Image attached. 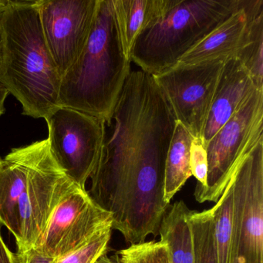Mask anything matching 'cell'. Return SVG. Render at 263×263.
<instances>
[{
  "label": "cell",
  "instance_id": "6da1fadb",
  "mask_svg": "<svg viewBox=\"0 0 263 263\" xmlns=\"http://www.w3.org/2000/svg\"><path fill=\"white\" fill-rule=\"evenodd\" d=\"M176 119L152 75L130 71L108 121L89 195L130 245L156 237L170 204L164 167Z\"/></svg>",
  "mask_w": 263,
  "mask_h": 263
},
{
  "label": "cell",
  "instance_id": "7a4b0ae2",
  "mask_svg": "<svg viewBox=\"0 0 263 263\" xmlns=\"http://www.w3.org/2000/svg\"><path fill=\"white\" fill-rule=\"evenodd\" d=\"M37 1L14 0L0 13V84L23 115L45 119L58 107L61 78L46 44Z\"/></svg>",
  "mask_w": 263,
  "mask_h": 263
},
{
  "label": "cell",
  "instance_id": "3957f363",
  "mask_svg": "<svg viewBox=\"0 0 263 263\" xmlns=\"http://www.w3.org/2000/svg\"><path fill=\"white\" fill-rule=\"evenodd\" d=\"M130 62L120 41L111 0H98L88 41L61 79L58 107L108 121L132 71Z\"/></svg>",
  "mask_w": 263,
  "mask_h": 263
},
{
  "label": "cell",
  "instance_id": "277c9868",
  "mask_svg": "<svg viewBox=\"0 0 263 263\" xmlns=\"http://www.w3.org/2000/svg\"><path fill=\"white\" fill-rule=\"evenodd\" d=\"M240 7L241 0H172L168 10L138 35L132 62L152 76L169 70Z\"/></svg>",
  "mask_w": 263,
  "mask_h": 263
},
{
  "label": "cell",
  "instance_id": "5b68a950",
  "mask_svg": "<svg viewBox=\"0 0 263 263\" xmlns=\"http://www.w3.org/2000/svg\"><path fill=\"white\" fill-rule=\"evenodd\" d=\"M263 90H256L205 145V186L195 187L198 202L216 203L241 160L263 141Z\"/></svg>",
  "mask_w": 263,
  "mask_h": 263
},
{
  "label": "cell",
  "instance_id": "8992f818",
  "mask_svg": "<svg viewBox=\"0 0 263 263\" xmlns=\"http://www.w3.org/2000/svg\"><path fill=\"white\" fill-rule=\"evenodd\" d=\"M76 186L53 158L47 138L38 141L37 153L18 206V253L36 247L57 206Z\"/></svg>",
  "mask_w": 263,
  "mask_h": 263
},
{
  "label": "cell",
  "instance_id": "52a82bcc",
  "mask_svg": "<svg viewBox=\"0 0 263 263\" xmlns=\"http://www.w3.org/2000/svg\"><path fill=\"white\" fill-rule=\"evenodd\" d=\"M45 121L53 158L72 181L86 189L102 147L104 121L64 107H57Z\"/></svg>",
  "mask_w": 263,
  "mask_h": 263
},
{
  "label": "cell",
  "instance_id": "ba28073f",
  "mask_svg": "<svg viewBox=\"0 0 263 263\" xmlns=\"http://www.w3.org/2000/svg\"><path fill=\"white\" fill-rule=\"evenodd\" d=\"M224 61L218 59L197 64L178 63L153 76L176 121L197 139H202Z\"/></svg>",
  "mask_w": 263,
  "mask_h": 263
},
{
  "label": "cell",
  "instance_id": "9c48e42d",
  "mask_svg": "<svg viewBox=\"0 0 263 263\" xmlns=\"http://www.w3.org/2000/svg\"><path fill=\"white\" fill-rule=\"evenodd\" d=\"M238 263H263V141L232 175Z\"/></svg>",
  "mask_w": 263,
  "mask_h": 263
},
{
  "label": "cell",
  "instance_id": "30bf717a",
  "mask_svg": "<svg viewBox=\"0 0 263 263\" xmlns=\"http://www.w3.org/2000/svg\"><path fill=\"white\" fill-rule=\"evenodd\" d=\"M112 224L111 213L78 185L60 201L35 249L55 259L81 247L100 231L112 227Z\"/></svg>",
  "mask_w": 263,
  "mask_h": 263
},
{
  "label": "cell",
  "instance_id": "8fae6325",
  "mask_svg": "<svg viewBox=\"0 0 263 263\" xmlns=\"http://www.w3.org/2000/svg\"><path fill=\"white\" fill-rule=\"evenodd\" d=\"M98 5V0H38L46 44L61 78L88 41Z\"/></svg>",
  "mask_w": 263,
  "mask_h": 263
},
{
  "label": "cell",
  "instance_id": "7c38bea8",
  "mask_svg": "<svg viewBox=\"0 0 263 263\" xmlns=\"http://www.w3.org/2000/svg\"><path fill=\"white\" fill-rule=\"evenodd\" d=\"M253 80L235 57L224 61L209 117L204 126L202 141L204 147L221 127L243 107L255 90Z\"/></svg>",
  "mask_w": 263,
  "mask_h": 263
},
{
  "label": "cell",
  "instance_id": "4fadbf2b",
  "mask_svg": "<svg viewBox=\"0 0 263 263\" xmlns=\"http://www.w3.org/2000/svg\"><path fill=\"white\" fill-rule=\"evenodd\" d=\"M38 141L12 149L0 157V226H5L15 239L19 235L18 206L27 187L37 153Z\"/></svg>",
  "mask_w": 263,
  "mask_h": 263
},
{
  "label": "cell",
  "instance_id": "5bb4252c",
  "mask_svg": "<svg viewBox=\"0 0 263 263\" xmlns=\"http://www.w3.org/2000/svg\"><path fill=\"white\" fill-rule=\"evenodd\" d=\"M248 17L242 7L232 13L178 63L197 64L235 57L247 44Z\"/></svg>",
  "mask_w": 263,
  "mask_h": 263
},
{
  "label": "cell",
  "instance_id": "9a60e30c",
  "mask_svg": "<svg viewBox=\"0 0 263 263\" xmlns=\"http://www.w3.org/2000/svg\"><path fill=\"white\" fill-rule=\"evenodd\" d=\"M120 41L125 56L130 60L138 35L159 19L172 0H111Z\"/></svg>",
  "mask_w": 263,
  "mask_h": 263
},
{
  "label": "cell",
  "instance_id": "2e32d148",
  "mask_svg": "<svg viewBox=\"0 0 263 263\" xmlns=\"http://www.w3.org/2000/svg\"><path fill=\"white\" fill-rule=\"evenodd\" d=\"M194 139L184 125L176 121L164 167V200L167 204L192 176L190 149Z\"/></svg>",
  "mask_w": 263,
  "mask_h": 263
},
{
  "label": "cell",
  "instance_id": "e0dca14e",
  "mask_svg": "<svg viewBox=\"0 0 263 263\" xmlns=\"http://www.w3.org/2000/svg\"><path fill=\"white\" fill-rule=\"evenodd\" d=\"M247 14V44L235 55L258 90H263V0H242Z\"/></svg>",
  "mask_w": 263,
  "mask_h": 263
},
{
  "label": "cell",
  "instance_id": "ac0fdd59",
  "mask_svg": "<svg viewBox=\"0 0 263 263\" xmlns=\"http://www.w3.org/2000/svg\"><path fill=\"white\" fill-rule=\"evenodd\" d=\"M189 210L183 201L170 204L160 226L158 235L168 246L172 263H195L192 234L187 220Z\"/></svg>",
  "mask_w": 263,
  "mask_h": 263
},
{
  "label": "cell",
  "instance_id": "d6986e66",
  "mask_svg": "<svg viewBox=\"0 0 263 263\" xmlns=\"http://www.w3.org/2000/svg\"><path fill=\"white\" fill-rule=\"evenodd\" d=\"M212 209L218 263H238L232 176Z\"/></svg>",
  "mask_w": 263,
  "mask_h": 263
},
{
  "label": "cell",
  "instance_id": "ffe728a7",
  "mask_svg": "<svg viewBox=\"0 0 263 263\" xmlns=\"http://www.w3.org/2000/svg\"><path fill=\"white\" fill-rule=\"evenodd\" d=\"M187 220L192 234L195 263H218L212 209L202 212L189 209Z\"/></svg>",
  "mask_w": 263,
  "mask_h": 263
},
{
  "label": "cell",
  "instance_id": "44dd1931",
  "mask_svg": "<svg viewBox=\"0 0 263 263\" xmlns=\"http://www.w3.org/2000/svg\"><path fill=\"white\" fill-rule=\"evenodd\" d=\"M115 263H172L170 249L161 240L130 245L117 252Z\"/></svg>",
  "mask_w": 263,
  "mask_h": 263
},
{
  "label": "cell",
  "instance_id": "7402d4cb",
  "mask_svg": "<svg viewBox=\"0 0 263 263\" xmlns=\"http://www.w3.org/2000/svg\"><path fill=\"white\" fill-rule=\"evenodd\" d=\"M112 227L98 232L85 244L64 256L55 258L52 263H95L98 258L107 255L111 237Z\"/></svg>",
  "mask_w": 263,
  "mask_h": 263
},
{
  "label": "cell",
  "instance_id": "603a6c76",
  "mask_svg": "<svg viewBox=\"0 0 263 263\" xmlns=\"http://www.w3.org/2000/svg\"><path fill=\"white\" fill-rule=\"evenodd\" d=\"M190 167L192 175L198 181L195 187H204L207 181L208 158L202 139L195 138L192 141L190 149Z\"/></svg>",
  "mask_w": 263,
  "mask_h": 263
},
{
  "label": "cell",
  "instance_id": "cb8c5ba5",
  "mask_svg": "<svg viewBox=\"0 0 263 263\" xmlns=\"http://www.w3.org/2000/svg\"><path fill=\"white\" fill-rule=\"evenodd\" d=\"M0 263H22L21 255L9 249L0 233Z\"/></svg>",
  "mask_w": 263,
  "mask_h": 263
},
{
  "label": "cell",
  "instance_id": "d4e9b609",
  "mask_svg": "<svg viewBox=\"0 0 263 263\" xmlns=\"http://www.w3.org/2000/svg\"><path fill=\"white\" fill-rule=\"evenodd\" d=\"M19 255H21L22 263H52L53 260V258L43 255L36 249H31L24 253H19Z\"/></svg>",
  "mask_w": 263,
  "mask_h": 263
},
{
  "label": "cell",
  "instance_id": "484cf974",
  "mask_svg": "<svg viewBox=\"0 0 263 263\" xmlns=\"http://www.w3.org/2000/svg\"><path fill=\"white\" fill-rule=\"evenodd\" d=\"M9 95L8 90L0 84V117L5 113V101Z\"/></svg>",
  "mask_w": 263,
  "mask_h": 263
},
{
  "label": "cell",
  "instance_id": "4316f807",
  "mask_svg": "<svg viewBox=\"0 0 263 263\" xmlns=\"http://www.w3.org/2000/svg\"><path fill=\"white\" fill-rule=\"evenodd\" d=\"M95 263H115V261L108 258L107 255H104L101 256V258H98Z\"/></svg>",
  "mask_w": 263,
  "mask_h": 263
},
{
  "label": "cell",
  "instance_id": "83f0119b",
  "mask_svg": "<svg viewBox=\"0 0 263 263\" xmlns=\"http://www.w3.org/2000/svg\"><path fill=\"white\" fill-rule=\"evenodd\" d=\"M1 55H2V31L0 26V61H1Z\"/></svg>",
  "mask_w": 263,
  "mask_h": 263
}]
</instances>
